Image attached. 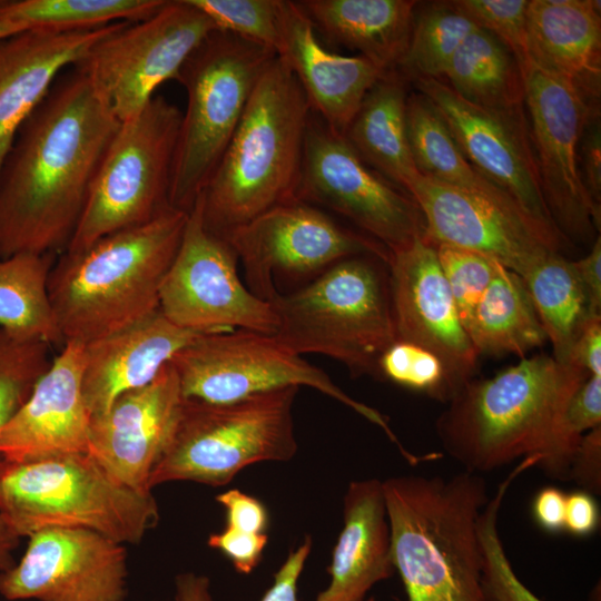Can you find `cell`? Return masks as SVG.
I'll use <instances>...</instances> for the list:
<instances>
[{"instance_id": "cell-39", "label": "cell", "mask_w": 601, "mask_h": 601, "mask_svg": "<svg viewBox=\"0 0 601 601\" xmlns=\"http://www.w3.org/2000/svg\"><path fill=\"white\" fill-rule=\"evenodd\" d=\"M216 26L273 50L280 47L279 0H190Z\"/></svg>"}, {"instance_id": "cell-21", "label": "cell", "mask_w": 601, "mask_h": 601, "mask_svg": "<svg viewBox=\"0 0 601 601\" xmlns=\"http://www.w3.org/2000/svg\"><path fill=\"white\" fill-rule=\"evenodd\" d=\"M183 402L169 362L151 383L121 394L91 417L89 454L119 483L151 493L149 477L171 439Z\"/></svg>"}, {"instance_id": "cell-19", "label": "cell", "mask_w": 601, "mask_h": 601, "mask_svg": "<svg viewBox=\"0 0 601 601\" xmlns=\"http://www.w3.org/2000/svg\"><path fill=\"white\" fill-rule=\"evenodd\" d=\"M21 560L0 572V595L9 601H124L127 553L86 529L51 528L29 535Z\"/></svg>"}, {"instance_id": "cell-29", "label": "cell", "mask_w": 601, "mask_h": 601, "mask_svg": "<svg viewBox=\"0 0 601 601\" xmlns=\"http://www.w3.org/2000/svg\"><path fill=\"white\" fill-rule=\"evenodd\" d=\"M407 97L405 78L387 71L367 91L343 136L365 164L408 194L421 174L407 139Z\"/></svg>"}, {"instance_id": "cell-32", "label": "cell", "mask_w": 601, "mask_h": 601, "mask_svg": "<svg viewBox=\"0 0 601 601\" xmlns=\"http://www.w3.org/2000/svg\"><path fill=\"white\" fill-rule=\"evenodd\" d=\"M55 254L0 256V328L24 342L63 344L48 294Z\"/></svg>"}, {"instance_id": "cell-30", "label": "cell", "mask_w": 601, "mask_h": 601, "mask_svg": "<svg viewBox=\"0 0 601 601\" xmlns=\"http://www.w3.org/2000/svg\"><path fill=\"white\" fill-rule=\"evenodd\" d=\"M444 77L454 92L474 106L508 115L526 114L523 70L512 52L480 27L459 47Z\"/></svg>"}, {"instance_id": "cell-44", "label": "cell", "mask_w": 601, "mask_h": 601, "mask_svg": "<svg viewBox=\"0 0 601 601\" xmlns=\"http://www.w3.org/2000/svg\"><path fill=\"white\" fill-rule=\"evenodd\" d=\"M568 481L593 495L601 492V425L584 433L573 453Z\"/></svg>"}, {"instance_id": "cell-11", "label": "cell", "mask_w": 601, "mask_h": 601, "mask_svg": "<svg viewBox=\"0 0 601 601\" xmlns=\"http://www.w3.org/2000/svg\"><path fill=\"white\" fill-rule=\"evenodd\" d=\"M186 398L231 403L286 387H312L349 407L384 431L408 459L406 451L375 408L353 398L321 368L287 348L274 334L234 329L204 334L170 361Z\"/></svg>"}, {"instance_id": "cell-12", "label": "cell", "mask_w": 601, "mask_h": 601, "mask_svg": "<svg viewBox=\"0 0 601 601\" xmlns=\"http://www.w3.org/2000/svg\"><path fill=\"white\" fill-rule=\"evenodd\" d=\"M216 29L190 0L166 1L147 19L122 22L73 67L122 122L136 116L160 85L176 80L188 57Z\"/></svg>"}, {"instance_id": "cell-10", "label": "cell", "mask_w": 601, "mask_h": 601, "mask_svg": "<svg viewBox=\"0 0 601 601\" xmlns=\"http://www.w3.org/2000/svg\"><path fill=\"white\" fill-rule=\"evenodd\" d=\"M181 116L174 104L155 95L136 116L119 124L65 252H80L171 208L169 191Z\"/></svg>"}, {"instance_id": "cell-5", "label": "cell", "mask_w": 601, "mask_h": 601, "mask_svg": "<svg viewBox=\"0 0 601 601\" xmlns=\"http://www.w3.org/2000/svg\"><path fill=\"white\" fill-rule=\"evenodd\" d=\"M309 102L277 56L256 83L243 117L199 198L205 227L223 237L296 199Z\"/></svg>"}, {"instance_id": "cell-34", "label": "cell", "mask_w": 601, "mask_h": 601, "mask_svg": "<svg viewBox=\"0 0 601 601\" xmlns=\"http://www.w3.org/2000/svg\"><path fill=\"white\" fill-rule=\"evenodd\" d=\"M406 130L414 165L422 176L512 201L473 168L442 115L422 93L407 97Z\"/></svg>"}, {"instance_id": "cell-14", "label": "cell", "mask_w": 601, "mask_h": 601, "mask_svg": "<svg viewBox=\"0 0 601 601\" xmlns=\"http://www.w3.org/2000/svg\"><path fill=\"white\" fill-rule=\"evenodd\" d=\"M237 262L230 245L205 227L197 198L159 289L160 312L177 326L207 334L234 329L275 334L272 304L240 280Z\"/></svg>"}, {"instance_id": "cell-53", "label": "cell", "mask_w": 601, "mask_h": 601, "mask_svg": "<svg viewBox=\"0 0 601 601\" xmlns=\"http://www.w3.org/2000/svg\"><path fill=\"white\" fill-rule=\"evenodd\" d=\"M19 534L0 515V572L16 564L12 552L19 545Z\"/></svg>"}, {"instance_id": "cell-1", "label": "cell", "mask_w": 601, "mask_h": 601, "mask_svg": "<svg viewBox=\"0 0 601 601\" xmlns=\"http://www.w3.org/2000/svg\"><path fill=\"white\" fill-rule=\"evenodd\" d=\"M75 67L19 128L0 170V256L65 252L119 127Z\"/></svg>"}, {"instance_id": "cell-7", "label": "cell", "mask_w": 601, "mask_h": 601, "mask_svg": "<svg viewBox=\"0 0 601 601\" xmlns=\"http://www.w3.org/2000/svg\"><path fill=\"white\" fill-rule=\"evenodd\" d=\"M0 515L19 534L86 529L136 544L159 518L152 493L116 481L89 453L29 462L0 459Z\"/></svg>"}, {"instance_id": "cell-50", "label": "cell", "mask_w": 601, "mask_h": 601, "mask_svg": "<svg viewBox=\"0 0 601 601\" xmlns=\"http://www.w3.org/2000/svg\"><path fill=\"white\" fill-rule=\"evenodd\" d=\"M565 497L566 494L555 486H545L536 493L532 504L533 518L544 531L556 533L564 530Z\"/></svg>"}, {"instance_id": "cell-26", "label": "cell", "mask_w": 601, "mask_h": 601, "mask_svg": "<svg viewBox=\"0 0 601 601\" xmlns=\"http://www.w3.org/2000/svg\"><path fill=\"white\" fill-rule=\"evenodd\" d=\"M529 65L600 106L601 13L597 0H531L526 17Z\"/></svg>"}, {"instance_id": "cell-23", "label": "cell", "mask_w": 601, "mask_h": 601, "mask_svg": "<svg viewBox=\"0 0 601 601\" xmlns=\"http://www.w3.org/2000/svg\"><path fill=\"white\" fill-rule=\"evenodd\" d=\"M277 56L299 82L312 111L343 135L372 86L387 71L362 56L327 49L297 1L279 0Z\"/></svg>"}, {"instance_id": "cell-24", "label": "cell", "mask_w": 601, "mask_h": 601, "mask_svg": "<svg viewBox=\"0 0 601 601\" xmlns=\"http://www.w3.org/2000/svg\"><path fill=\"white\" fill-rule=\"evenodd\" d=\"M121 23L68 31L30 28L0 39V170L19 128L61 72Z\"/></svg>"}, {"instance_id": "cell-52", "label": "cell", "mask_w": 601, "mask_h": 601, "mask_svg": "<svg viewBox=\"0 0 601 601\" xmlns=\"http://www.w3.org/2000/svg\"><path fill=\"white\" fill-rule=\"evenodd\" d=\"M177 601H214L209 579L194 572H185L176 577Z\"/></svg>"}, {"instance_id": "cell-45", "label": "cell", "mask_w": 601, "mask_h": 601, "mask_svg": "<svg viewBox=\"0 0 601 601\" xmlns=\"http://www.w3.org/2000/svg\"><path fill=\"white\" fill-rule=\"evenodd\" d=\"M216 501L225 509L226 526L245 533H266L268 513L258 499L231 489L216 495Z\"/></svg>"}, {"instance_id": "cell-43", "label": "cell", "mask_w": 601, "mask_h": 601, "mask_svg": "<svg viewBox=\"0 0 601 601\" xmlns=\"http://www.w3.org/2000/svg\"><path fill=\"white\" fill-rule=\"evenodd\" d=\"M267 542V533H245L229 526L207 540L208 546L221 552L242 574H249L257 566Z\"/></svg>"}, {"instance_id": "cell-48", "label": "cell", "mask_w": 601, "mask_h": 601, "mask_svg": "<svg viewBox=\"0 0 601 601\" xmlns=\"http://www.w3.org/2000/svg\"><path fill=\"white\" fill-rule=\"evenodd\" d=\"M600 523V511L594 495L583 491L566 494L564 530L575 536L594 533Z\"/></svg>"}, {"instance_id": "cell-40", "label": "cell", "mask_w": 601, "mask_h": 601, "mask_svg": "<svg viewBox=\"0 0 601 601\" xmlns=\"http://www.w3.org/2000/svg\"><path fill=\"white\" fill-rule=\"evenodd\" d=\"M434 247L461 322L467 332L497 262L476 252L451 245L441 244Z\"/></svg>"}, {"instance_id": "cell-46", "label": "cell", "mask_w": 601, "mask_h": 601, "mask_svg": "<svg viewBox=\"0 0 601 601\" xmlns=\"http://www.w3.org/2000/svg\"><path fill=\"white\" fill-rule=\"evenodd\" d=\"M579 167L583 185L593 203L601 207L600 111L588 119L579 144Z\"/></svg>"}, {"instance_id": "cell-28", "label": "cell", "mask_w": 601, "mask_h": 601, "mask_svg": "<svg viewBox=\"0 0 601 601\" xmlns=\"http://www.w3.org/2000/svg\"><path fill=\"white\" fill-rule=\"evenodd\" d=\"M316 32L357 51L385 71L396 70L408 45L417 1H297Z\"/></svg>"}, {"instance_id": "cell-41", "label": "cell", "mask_w": 601, "mask_h": 601, "mask_svg": "<svg viewBox=\"0 0 601 601\" xmlns=\"http://www.w3.org/2000/svg\"><path fill=\"white\" fill-rule=\"evenodd\" d=\"M380 375L432 398L449 402L444 367L430 351L402 341H395L381 356Z\"/></svg>"}, {"instance_id": "cell-3", "label": "cell", "mask_w": 601, "mask_h": 601, "mask_svg": "<svg viewBox=\"0 0 601 601\" xmlns=\"http://www.w3.org/2000/svg\"><path fill=\"white\" fill-rule=\"evenodd\" d=\"M187 215L169 208L80 252L62 253L50 270L48 294L65 343L87 344L159 309V289Z\"/></svg>"}, {"instance_id": "cell-17", "label": "cell", "mask_w": 601, "mask_h": 601, "mask_svg": "<svg viewBox=\"0 0 601 601\" xmlns=\"http://www.w3.org/2000/svg\"><path fill=\"white\" fill-rule=\"evenodd\" d=\"M436 107L467 161L545 235L565 244L544 203L526 114L486 110L462 99L440 79L413 80Z\"/></svg>"}, {"instance_id": "cell-54", "label": "cell", "mask_w": 601, "mask_h": 601, "mask_svg": "<svg viewBox=\"0 0 601 601\" xmlns=\"http://www.w3.org/2000/svg\"><path fill=\"white\" fill-rule=\"evenodd\" d=\"M26 29H30V28H27L20 23H17L7 19H0V39L14 35Z\"/></svg>"}, {"instance_id": "cell-25", "label": "cell", "mask_w": 601, "mask_h": 601, "mask_svg": "<svg viewBox=\"0 0 601 601\" xmlns=\"http://www.w3.org/2000/svg\"><path fill=\"white\" fill-rule=\"evenodd\" d=\"M204 334L177 326L158 309L85 344L82 393L91 417L121 394L151 383L180 349Z\"/></svg>"}, {"instance_id": "cell-13", "label": "cell", "mask_w": 601, "mask_h": 601, "mask_svg": "<svg viewBox=\"0 0 601 601\" xmlns=\"http://www.w3.org/2000/svg\"><path fill=\"white\" fill-rule=\"evenodd\" d=\"M296 199L337 213L388 252L425 238L415 200L365 164L344 136L313 111Z\"/></svg>"}, {"instance_id": "cell-33", "label": "cell", "mask_w": 601, "mask_h": 601, "mask_svg": "<svg viewBox=\"0 0 601 601\" xmlns=\"http://www.w3.org/2000/svg\"><path fill=\"white\" fill-rule=\"evenodd\" d=\"M522 279L552 344V356L566 364L571 348L587 323L601 315L592 311L572 260L561 253L544 257Z\"/></svg>"}, {"instance_id": "cell-27", "label": "cell", "mask_w": 601, "mask_h": 601, "mask_svg": "<svg viewBox=\"0 0 601 601\" xmlns=\"http://www.w3.org/2000/svg\"><path fill=\"white\" fill-rule=\"evenodd\" d=\"M394 571L382 481H353L343 499V528L333 549L331 581L315 601H365L368 591Z\"/></svg>"}, {"instance_id": "cell-49", "label": "cell", "mask_w": 601, "mask_h": 601, "mask_svg": "<svg viewBox=\"0 0 601 601\" xmlns=\"http://www.w3.org/2000/svg\"><path fill=\"white\" fill-rule=\"evenodd\" d=\"M566 364L589 375H601V316L587 323L571 348Z\"/></svg>"}, {"instance_id": "cell-36", "label": "cell", "mask_w": 601, "mask_h": 601, "mask_svg": "<svg viewBox=\"0 0 601 601\" xmlns=\"http://www.w3.org/2000/svg\"><path fill=\"white\" fill-rule=\"evenodd\" d=\"M477 26L452 1L415 9L407 48L396 70L406 79H440L466 37Z\"/></svg>"}, {"instance_id": "cell-37", "label": "cell", "mask_w": 601, "mask_h": 601, "mask_svg": "<svg viewBox=\"0 0 601 601\" xmlns=\"http://www.w3.org/2000/svg\"><path fill=\"white\" fill-rule=\"evenodd\" d=\"M539 455L523 459L500 483L495 494L482 510L477 521L482 555L480 584L484 601H542L516 577L503 549L497 519L502 501L514 480L536 466Z\"/></svg>"}, {"instance_id": "cell-31", "label": "cell", "mask_w": 601, "mask_h": 601, "mask_svg": "<svg viewBox=\"0 0 601 601\" xmlns=\"http://www.w3.org/2000/svg\"><path fill=\"white\" fill-rule=\"evenodd\" d=\"M467 334L479 355H524L543 346L546 335L520 275L496 263Z\"/></svg>"}, {"instance_id": "cell-15", "label": "cell", "mask_w": 601, "mask_h": 601, "mask_svg": "<svg viewBox=\"0 0 601 601\" xmlns=\"http://www.w3.org/2000/svg\"><path fill=\"white\" fill-rule=\"evenodd\" d=\"M525 109L544 203L566 244L592 246L601 207L587 191L579 167L582 130L599 107L565 82L529 65L524 70Z\"/></svg>"}, {"instance_id": "cell-20", "label": "cell", "mask_w": 601, "mask_h": 601, "mask_svg": "<svg viewBox=\"0 0 601 601\" xmlns=\"http://www.w3.org/2000/svg\"><path fill=\"white\" fill-rule=\"evenodd\" d=\"M387 268L396 341L439 357L451 401L474 378L480 355L461 322L435 247L424 237L415 238L390 252Z\"/></svg>"}, {"instance_id": "cell-55", "label": "cell", "mask_w": 601, "mask_h": 601, "mask_svg": "<svg viewBox=\"0 0 601 601\" xmlns=\"http://www.w3.org/2000/svg\"><path fill=\"white\" fill-rule=\"evenodd\" d=\"M365 601H376V600H375V598L370 597V598H367Z\"/></svg>"}, {"instance_id": "cell-2", "label": "cell", "mask_w": 601, "mask_h": 601, "mask_svg": "<svg viewBox=\"0 0 601 601\" xmlns=\"http://www.w3.org/2000/svg\"><path fill=\"white\" fill-rule=\"evenodd\" d=\"M395 570L408 601H484L477 521L490 497L477 473L382 481Z\"/></svg>"}, {"instance_id": "cell-51", "label": "cell", "mask_w": 601, "mask_h": 601, "mask_svg": "<svg viewBox=\"0 0 601 601\" xmlns=\"http://www.w3.org/2000/svg\"><path fill=\"white\" fill-rule=\"evenodd\" d=\"M575 273L587 294L592 311L601 315V237H597L589 253L572 260Z\"/></svg>"}, {"instance_id": "cell-6", "label": "cell", "mask_w": 601, "mask_h": 601, "mask_svg": "<svg viewBox=\"0 0 601 601\" xmlns=\"http://www.w3.org/2000/svg\"><path fill=\"white\" fill-rule=\"evenodd\" d=\"M387 264L374 255L342 259L299 289L269 303L275 336L290 351L329 356L353 376L380 375L378 362L396 341Z\"/></svg>"}, {"instance_id": "cell-38", "label": "cell", "mask_w": 601, "mask_h": 601, "mask_svg": "<svg viewBox=\"0 0 601 601\" xmlns=\"http://www.w3.org/2000/svg\"><path fill=\"white\" fill-rule=\"evenodd\" d=\"M49 345L11 337L0 328V431L51 364Z\"/></svg>"}, {"instance_id": "cell-42", "label": "cell", "mask_w": 601, "mask_h": 601, "mask_svg": "<svg viewBox=\"0 0 601 601\" xmlns=\"http://www.w3.org/2000/svg\"><path fill=\"white\" fill-rule=\"evenodd\" d=\"M452 2L477 27L495 36L512 52L524 73L529 66L528 0H455Z\"/></svg>"}, {"instance_id": "cell-9", "label": "cell", "mask_w": 601, "mask_h": 601, "mask_svg": "<svg viewBox=\"0 0 601 601\" xmlns=\"http://www.w3.org/2000/svg\"><path fill=\"white\" fill-rule=\"evenodd\" d=\"M298 387L231 403L186 398L148 487L174 481L219 486L248 465L287 462L297 452L293 405Z\"/></svg>"}, {"instance_id": "cell-47", "label": "cell", "mask_w": 601, "mask_h": 601, "mask_svg": "<svg viewBox=\"0 0 601 601\" xmlns=\"http://www.w3.org/2000/svg\"><path fill=\"white\" fill-rule=\"evenodd\" d=\"M312 551V539L306 535L303 542L292 550L274 575V582L260 601H297V583Z\"/></svg>"}, {"instance_id": "cell-22", "label": "cell", "mask_w": 601, "mask_h": 601, "mask_svg": "<svg viewBox=\"0 0 601 601\" xmlns=\"http://www.w3.org/2000/svg\"><path fill=\"white\" fill-rule=\"evenodd\" d=\"M85 344L66 342L0 431V459L29 462L89 453L91 415L82 393Z\"/></svg>"}, {"instance_id": "cell-18", "label": "cell", "mask_w": 601, "mask_h": 601, "mask_svg": "<svg viewBox=\"0 0 601 601\" xmlns=\"http://www.w3.org/2000/svg\"><path fill=\"white\" fill-rule=\"evenodd\" d=\"M408 195L425 223V239L487 256L521 277L562 247L510 200L420 176Z\"/></svg>"}, {"instance_id": "cell-4", "label": "cell", "mask_w": 601, "mask_h": 601, "mask_svg": "<svg viewBox=\"0 0 601 601\" xmlns=\"http://www.w3.org/2000/svg\"><path fill=\"white\" fill-rule=\"evenodd\" d=\"M588 376L552 355L522 357L492 377L467 382L436 420L437 437L472 473L533 455L541 463L568 401Z\"/></svg>"}, {"instance_id": "cell-35", "label": "cell", "mask_w": 601, "mask_h": 601, "mask_svg": "<svg viewBox=\"0 0 601 601\" xmlns=\"http://www.w3.org/2000/svg\"><path fill=\"white\" fill-rule=\"evenodd\" d=\"M166 0H0V19L27 28L80 30L114 22H137Z\"/></svg>"}, {"instance_id": "cell-16", "label": "cell", "mask_w": 601, "mask_h": 601, "mask_svg": "<svg viewBox=\"0 0 601 601\" xmlns=\"http://www.w3.org/2000/svg\"><path fill=\"white\" fill-rule=\"evenodd\" d=\"M221 238L242 263L248 289L267 302L278 293L274 280L278 274L316 277L352 256L374 255L386 264L390 258L380 243L299 199L279 204Z\"/></svg>"}, {"instance_id": "cell-8", "label": "cell", "mask_w": 601, "mask_h": 601, "mask_svg": "<svg viewBox=\"0 0 601 601\" xmlns=\"http://www.w3.org/2000/svg\"><path fill=\"white\" fill-rule=\"evenodd\" d=\"M277 55L216 29L180 68L186 89L169 191V204L185 213L195 205L228 146L260 76Z\"/></svg>"}]
</instances>
